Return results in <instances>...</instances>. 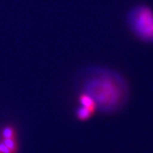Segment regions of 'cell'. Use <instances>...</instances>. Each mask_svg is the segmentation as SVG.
I'll list each match as a JSON object with an SVG mask.
<instances>
[{"mask_svg": "<svg viewBox=\"0 0 153 153\" xmlns=\"http://www.w3.org/2000/svg\"><path fill=\"white\" fill-rule=\"evenodd\" d=\"M82 92L88 94L96 105V109L111 112L125 102L128 88L119 73L105 67H90L84 74Z\"/></svg>", "mask_w": 153, "mask_h": 153, "instance_id": "1", "label": "cell"}, {"mask_svg": "<svg viewBox=\"0 0 153 153\" xmlns=\"http://www.w3.org/2000/svg\"><path fill=\"white\" fill-rule=\"evenodd\" d=\"M127 23L137 38L145 43H153V10L149 6L133 7L127 15Z\"/></svg>", "mask_w": 153, "mask_h": 153, "instance_id": "2", "label": "cell"}, {"mask_svg": "<svg viewBox=\"0 0 153 153\" xmlns=\"http://www.w3.org/2000/svg\"><path fill=\"white\" fill-rule=\"evenodd\" d=\"M78 101L80 103V105L82 106H84V107H87L89 110H91L92 111H95L96 110V105H95V102L94 101V100L88 94H87L82 93L79 94L78 96Z\"/></svg>", "mask_w": 153, "mask_h": 153, "instance_id": "3", "label": "cell"}, {"mask_svg": "<svg viewBox=\"0 0 153 153\" xmlns=\"http://www.w3.org/2000/svg\"><path fill=\"white\" fill-rule=\"evenodd\" d=\"M94 113V112L92 111L91 110H89L87 107L80 105L76 111V117L78 120L87 121L93 116Z\"/></svg>", "mask_w": 153, "mask_h": 153, "instance_id": "4", "label": "cell"}, {"mask_svg": "<svg viewBox=\"0 0 153 153\" xmlns=\"http://www.w3.org/2000/svg\"><path fill=\"white\" fill-rule=\"evenodd\" d=\"M1 139H16V132L15 128L12 126H4L0 132Z\"/></svg>", "mask_w": 153, "mask_h": 153, "instance_id": "5", "label": "cell"}, {"mask_svg": "<svg viewBox=\"0 0 153 153\" xmlns=\"http://www.w3.org/2000/svg\"><path fill=\"white\" fill-rule=\"evenodd\" d=\"M0 141L10 150L13 153H17L19 146L16 139H0Z\"/></svg>", "mask_w": 153, "mask_h": 153, "instance_id": "6", "label": "cell"}, {"mask_svg": "<svg viewBox=\"0 0 153 153\" xmlns=\"http://www.w3.org/2000/svg\"><path fill=\"white\" fill-rule=\"evenodd\" d=\"M0 153H13L9 148L0 141Z\"/></svg>", "mask_w": 153, "mask_h": 153, "instance_id": "7", "label": "cell"}]
</instances>
